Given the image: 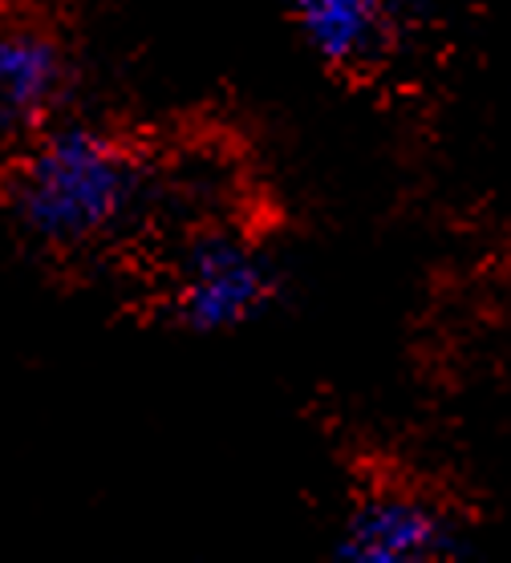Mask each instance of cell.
<instances>
[{"label": "cell", "mask_w": 511, "mask_h": 563, "mask_svg": "<svg viewBox=\"0 0 511 563\" xmlns=\"http://www.w3.org/2000/svg\"><path fill=\"white\" fill-rule=\"evenodd\" d=\"M276 296L269 260L228 231L199 235L180 268L175 312L192 333H231L260 317Z\"/></svg>", "instance_id": "2"}, {"label": "cell", "mask_w": 511, "mask_h": 563, "mask_svg": "<svg viewBox=\"0 0 511 563\" xmlns=\"http://www.w3.org/2000/svg\"><path fill=\"white\" fill-rule=\"evenodd\" d=\"M463 555L459 527L418 495L382 490L361 499L337 539V560L349 563H431Z\"/></svg>", "instance_id": "3"}, {"label": "cell", "mask_w": 511, "mask_h": 563, "mask_svg": "<svg viewBox=\"0 0 511 563\" xmlns=\"http://www.w3.org/2000/svg\"><path fill=\"white\" fill-rule=\"evenodd\" d=\"M17 134H21V126H17L13 114H9L4 106H0V139H17Z\"/></svg>", "instance_id": "6"}, {"label": "cell", "mask_w": 511, "mask_h": 563, "mask_svg": "<svg viewBox=\"0 0 511 563\" xmlns=\"http://www.w3.org/2000/svg\"><path fill=\"white\" fill-rule=\"evenodd\" d=\"M289 4H293V9H301V4H305V0H289Z\"/></svg>", "instance_id": "7"}, {"label": "cell", "mask_w": 511, "mask_h": 563, "mask_svg": "<svg viewBox=\"0 0 511 563\" xmlns=\"http://www.w3.org/2000/svg\"><path fill=\"white\" fill-rule=\"evenodd\" d=\"M296 21L320 62L337 69H361L385 49L390 4L385 0H305L296 9Z\"/></svg>", "instance_id": "5"}, {"label": "cell", "mask_w": 511, "mask_h": 563, "mask_svg": "<svg viewBox=\"0 0 511 563\" xmlns=\"http://www.w3.org/2000/svg\"><path fill=\"white\" fill-rule=\"evenodd\" d=\"M139 195V154L118 134L86 122L45 130L0 187L17 228L50 247H81L118 231Z\"/></svg>", "instance_id": "1"}, {"label": "cell", "mask_w": 511, "mask_h": 563, "mask_svg": "<svg viewBox=\"0 0 511 563\" xmlns=\"http://www.w3.org/2000/svg\"><path fill=\"white\" fill-rule=\"evenodd\" d=\"M69 93V53L50 29H0V106L25 130H37Z\"/></svg>", "instance_id": "4"}]
</instances>
